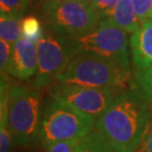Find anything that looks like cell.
I'll list each match as a JSON object with an SVG mask.
<instances>
[{"instance_id": "obj_1", "label": "cell", "mask_w": 152, "mask_h": 152, "mask_svg": "<svg viewBox=\"0 0 152 152\" xmlns=\"http://www.w3.org/2000/svg\"><path fill=\"white\" fill-rule=\"evenodd\" d=\"M151 115L150 103L137 90H124L96 118V129L114 152H134Z\"/></svg>"}, {"instance_id": "obj_2", "label": "cell", "mask_w": 152, "mask_h": 152, "mask_svg": "<svg viewBox=\"0 0 152 152\" xmlns=\"http://www.w3.org/2000/svg\"><path fill=\"white\" fill-rule=\"evenodd\" d=\"M54 80L59 83L121 91L130 80V68L99 54L77 51Z\"/></svg>"}, {"instance_id": "obj_3", "label": "cell", "mask_w": 152, "mask_h": 152, "mask_svg": "<svg viewBox=\"0 0 152 152\" xmlns=\"http://www.w3.org/2000/svg\"><path fill=\"white\" fill-rule=\"evenodd\" d=\"M42 107L37 86L11 85L8 97V124L17 146L31 148L39 145Z\"/></svg>"}, {"instance_id": "obj_4", "label": "cell", "mask_w": 152, "mask_h": 152, "mask_svg": "<svg viewBox=\"0 0 152 152\" xmlns=\"http://www.w3.org/2000/svg\"><path fill=\"white\" fill-rule=\"evenodd\" d=\"M96 118L50 99L42 107L39 145L81 139L93 129Z\"/></svg>"}, {"instance_id": "obj_5", "label": "cell", "mask_w": 152, "mask_h": 152, "mask_svg": "<svg viewBox=\"0 0 152 152\" xmlns=\"http://www.w3.org/2000/svg\"><path fill=\"white\" fill-rule=\"evenodd\" d=\"M42 8V19L50 31L71 39L89 34L100 23L91 2L47 3Z\"/></svg>"}, {"instance_id": "obj_6", "label": "cell", "mask_w": 152, "mask_h": 152, "mask_svg": "<svg viewBox=\"0 0 152 152\" xmlns=\"http://www.w3.org/2000/svg\"><path fill=\"white\" fill-rule=\"evenodd\" d=\"M75 44L77 51L99 54L130 68L127 32L118 27L111 19L101 20L92 32L75 39Z\"/></svg>"}, {"instance_id": "obj_7", "label": "cell", "mask_w": 152, "mask_h": 152, "mask_svg": "<svg viewBox=\"0 0 152 152\" xmlns=\"http://www.w3.org/2000/svg\"><path fill=\"white\" fill-rule=\"evenodd\" d=\"M38 51V70L35 85L45 87L54 80L77 53L75 39H71L51 31L44 32L36 42Z\"/></svg>"}, {"instance_id": "obj_8", "label": "cell", "mask_w": 152, "mask_h": 152, "mask_svg": "<svg viewBox=\"0 0 152 152\" xmlns=\"http://www.w3.org/2000/svg\"><path fill=\"white\" fill-rule=\"evenodd\" d=\"M121 90L85 87L56 82L50 88V98L97 118L112 104Z\"/></svg>"}, {"instance_id": "obj_9", "label": "cell", "mask_w": 152, "mask_h": 152, "mask_svg": "<svg viewBox=\"0 0 152 152\" xmlns=\"http://www.w3.org/2000/svg\"><path fill=\"white\" fill-rule=\"evenodd\" d=\"M37 70V45L22 36L12 48L9 74L20 80H27L36 75Z\"/></svg>"}, {"instance_id": "obj_10", "label": "cell", "mask_w": 152, "mask_h": 152, "mask_svg": "<svg viewBox=\"0 0 152 152\" xmlns=\"http://www.w3.org/2000/svg\"><path fill=\"white\" fill-rule=\"evenodd\" d=\"M129 48L135 72L152 66V20L144 21L129 39Z\"/></svg>"}, {"instance_id": "obj_11", "label": "cell", "mask_w": 152, "mask_h": 152, "mask_svg": "<svg viewBox=\"0 0 152 152\" xmlns=\"http://www.w3.org/2000/svg\"><path fill=\"white\" fill-rule=\"evenodd\" d=\"M111 20L121 29L132 34L142 23L136 15L132 0H120Z\"/></svg>"}, {"instance_id": "obj_12", "label": "cell", "mask_w": 152, "mask_h": 152, "mask_svg": "<svg viewBox=\"0 0 152 152\" xmlns=\"http://www.w3.org/2000/svg\"><path fill=\"white\" fill-rule=\"evenodd\" d=\"M23 16L14 14H3L0 16V38L14 45L22 37Z\"/></svg>"}, {"instance_id": "obj_13", "label": "cell", "mask_w": 152, "mask_h": 152, "mask_svg": "<svg viewBox=\"0 0 152 152\" xmlns=\"http://www.w3.org/2000/svg\"><path fill=\"white\" fill-rule=\"evenodd\" d=\"M75 152H114L106 139L96 129L79 140Z\"/></svg>"}, {"instance_id": "obj_14", "label": "cell", "mask_w": 152, "mask_h": 152, "mask_svg": "<svg viewBox=\"0 0 152 152\" xmlns=\"http://www.w3.org/2000/svg\"><path fill=\"white\" fill-rule=\"evenodd\" d=\"M14 145L8 124V108L0 107V152H14Z\"/></svg>"}, {"instance_id": "obj_15", "label": "cell", "mask_w": 152, "mask_h": 152, "mask_svg": "<svg viewBox=\"0 0 152 152\" xmlns=\"http://www.w3.org/2000/svg\"><path fill=\"white\" fill-rule=\"evenodd\" d=\"M135 89L152 104V66L135 72Z\"/></svg>"}, {"instance_id": "obj_16", "label": "cell", "mask_w": 152, "mask_h": 152, "mask_svg": "<svg viewBox=\"0 0 152 152\" xmlns=\"http://www.w3.org/2000/svg\"><path fill=\"white\" fill-rule=\"evenodd\" d=\"M44 34V30L36 17L30 16L22 21V36L32 42H37Z\"/></svg>"}, {"instance_id": "obj_17", "label": "cell", "mask_w": 152, "mask_h": 152, "mask_svg": "<svg viewBox=\"0 0 152 152\" xmlns=\"http://www.w3.org/2000/svg\"><path fill=\"white\" fill-rule=\"evenodd\" d=\"M120 0H92L91 5L100 21L111 19Z\"/></svg>"}, {"instance_id": "obj_18", "label": "cell", "mask_w": 152, "mask_h": 152, "mask_svg": "<svg viewBox=\"0 0 152 152\" xmlns=\"http://www.w3.org/2000/svg\"><path fill=\"white\" fill-rule=\"evenodd\" d=\"M30 0H0V11L3 14L23 16L29 8Z\"/></svg>"}, {"instance_id": "obj_19", "label": "cell", "mask_w": 152, "mask_h": 152, "mask_svg": "<svg viewBox=\"0 0 152 152\" xmlns=\"http://www.w3.org/2000/svg\"><path fill=\"white\" fill-rule=\"evenodd\" d=\"M80 139H69V140L53 141L42 146L44 152H75L76 146Z\"/></svg>"}, {"instance_id": "obj_20", "label": "cell", "mask_w": 152, "mask_h": 152, "mask_svg": "<svg viewBox=\"0 0 152 152\" xmlns=\"http://www.w3.org/2000/svg\"><path fill=\"white\" fill-rule=\"evenodd\" d=\"M12 48L13 45L5 42L4 39H0V68L1 75H7L10 68Z\"/></svg>"}, {"instance_id": "obj_21", "label": "cell", "mask_w": 152, "mask_h": 152, "mask_svg": "<svg viewBox=\"0 0 152 152\" xmlns=\"http://www.w3.org/2000/svg\"><path fill=\"white\" fill-rule=\"evenodd\" d=\"M136 15L141 22L152 20V0H132Z\"/></svg>"}, {"instance_id": "obj_22", "label": "cell", "mask_w": 152, "mask_h": 152, "mask_svg": "<svg viewBox=\"0 0 152 152\" xmlns=\"http://www.w3.org/2000/svg\"><path fill=\"white\" fill-rule=\"evenodd\" d=\"M134 152H152V115Z\"/></svg>"}, {"instance_id": "obj_23", "label": "cell", "mask_w": 152, "mask_h": 152, "mask_svg": "<svg viewBox=\"0 0 152 152\" xmlns=\"http://www.w3.org/2000/svg\"><path fill=\"white\" fill-rule=\"evenodd\" d=\"M42 4L47 3H61V2H72V1H83V2H91L92 0H39Z\"/></svg>"}, {"instance_id": "obj_24", "label": "cell", "mask_w": 152, "mask_h": 152, "mask_svg": "<svg viewBox=\"0 0 152 152\" xmlns=\"http://www.w3.org/2000/svg\"><path fill=\"white\" fill-rule=\"evenodd\" d=\"M20 152H31V151H29V150H23V151H20Z\"/></svg>"}]
</instances>
